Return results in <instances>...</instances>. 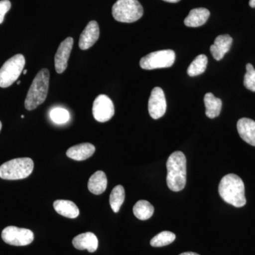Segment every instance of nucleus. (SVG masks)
I'll return each mask as SVG.
<instances>
[{
	"label": "nucleus",
	"instance_id": "14",
	"mask_svg": "<svg viewBox=\"0 0 255 255\" xmlns=\"http://www.w3.org/2000/svg\"><path fill=\"white\" fill-rule=\"evenodd\" d=\"M73 245L80 251L87 250L90 253H95L98 248L99 242L94 233L87 232L78 235L73 238Z\"/></svg>",
	"mask_w": 255,
	"mask_h": 255
},
{
	"label": "nucleus",
	"instance_id": "21",
	"mask_svg": "<svg viewBox=\"0 0 255 255\" xmlns=\"http://www.w3.org/2000/svg\"><path fill=\"white\" fill-rule=\"evenodd\" d=\"M133 214L135 217L141 221H146L152 217L154 214V207L149 201L140 200L133 206Z\"/></svg>",
	"mask_w": 255,
	"mask_h": 255
},
{
	"label": "nucleus",
	"instance_id": "18",
	"mask_svg": "<svg viewBox=\"0 0 255 255\" xmlns=\"http://www.w3.org/2000/svg\"><path fill=\"white\" fill-rule=\"evenodd\" d=\"M53 207L58 214L68 219H76L80 214V210L75 203L68 200H56Z\"/></svg>",
	"mask_w": 255,
	"mask_h": 255
},
{
	"label": "nucleus",
	"instance_id": "26",
	"mask_svg": "<svg viewBox=\"0 0 255 255\" xmlns=\"http://www.w3.org/2000/svg\"><path fill=\"white\" fill-rule=\"evenodd\" d=\"M244 86L252 92H255V69L251 63L247 64Z\"/></svg>",
	"mask_w": 255,
	"mask_h": 255
},
{
	"label": "nucleus",
	"instance_id": "28",
	"mask_svg": "<svg viewBox=\"0 0 255 255\" xmlns=\"http://www.w3.org/2000/svg\"><path fill=\"white\" fill-rule=\"evenodd\" d=\"M179 255H199L197 254V253H192V252H187V253H182V254Z\"/></svg>",
	"mask_w": 255,
	"mask_h": 255
},
{
	"label": "nucleus",
	"instance_id": "30",
	"mask_svg": "<svg viewBox=\"0 0 255 255\" xmlns=\"http://www.w3.org/2000/svg\"><path fill=\"white\" fill-rule=\"evenodd\" d=\"M163 1H167V2L177 3L179 2L180 0H163Z\"/></svg>",
	"mask_w": 255,
	"mask_h": 255
},
{
	"label": "nucleus",
	"instance_id": "22",
	"mask_svg": "<svg viewBox=\"0 0 255 255\" xmlns=\"http://www.w3.org/2000/svg\"><path fill=\"white\" fill-rule=\"evenodd\" d=\"M208 58L205 55H199L193 60L187 69L188 75L190 77H195L205 72L207 67Z\"/></svg>",
	"mask_w": 255,
	"mask_h": 255
},
{
	"label": "nucleus",
	"instance_id": "7",
	"mask_svg": "<svg viewBox=\"0 0 255 255\" xmlns=\"http://www.w3.org/2000/svg\"><path fill=\"white\" fill-rule=\"evenodd\" d=\"M176 55L174 50H162L149 53L140 61V65L144 70L169 68L175 61Z\"/></svg>",
	"mask_w": 255,
	"mask_h": 255
},
{
	"label": "nucleus",
	"instance_id": "8",
	"mask_svg": "<svg viewBox=\"0 0 255 255\" xmlns=\"http://www.w3.org/2000/svg\"><path fill=\"white\" fill-rule=\"evenodd\" d=\"M1 238L6 244L14 246H26L34 240V234L31 230L16 226H8L1 233Z\"/></svg>",
	"mask_w": 255,
	"mask_h": 255
},
{
	"label": "nucleus",
	"instance_id": "34",
	"mask_svg": "<svg viewBox=\"0 0 255 255\" xmlns=\"http://www.w3.org/2000/svg\"><path fill=\"white\" fill-rule=\"evenodd\" d=\"M21 118H22V119L24 118V116H23V115L21 116Z\"/></svg>",
	"mask_w": 255,
	"mask_h": 255
},
{
	"label": "nucleus",
	"instance_id": "4",
	"mask_svg": "<svg viewBox=\"0 0 255 255\" xmlns=\"http://www.w3.org/2000/svg\"><path fill=\"white\" fill-rule=\"evenodd\" d=\"M34 163L29 157L11 159L0 166V178L18 180L28 177L33 172Z\"/></svg>",
	"mask_w": 255,
	"mask_h": 255
},
{
	"label": "nucleus",
	"instance_id": "16",
	"mask_svg": "<svg viewBox=\"0 0 255 255\" xmlns=\"http://www.w3.org/2000/svg\"><path fill=\"white\" fill-rule=\"evenodd\" d=\"M95 150V145L90 142H85L70 147L67 150L66 155L74 160H85L94 155Z\"/></svg>",
	"mask_w": 255,
	"mask_h": 255
},
{
	"label": "nucleus",
	"instance_id": "12",
	"mask_svg": "<svg viewBox=\"0 0 255 255\" xmlns=\"http://www.w3.org/2000/svg\"><path fill=\"white\" fill-rule=\"evenodd\" d=\"M100 37V27L96 21L88 23L80 37L79 46L80 49L85 50L91 48Z\"/></svg>",
	"mask_w": 255,
	"mask_h": 255
},
{
	"label": "nucleus",
	"instance_id": "29",
	"mask_svg": "<svg viewBox=\"0 0 255 255\" xmlns=\"http://www.w3.org/2000/svg\"><path fill=\"white\" fill-rule=\"evenodd\" d=\"M249 4L252 8H255V0H250Z\"/></svg>",
	"mask_w": 255,
	"mask_h": 255
},
{
	"label": "nucleus",
	"instance_id": "6",
	"mask_svg": "<svg viewBox=\"0 0 255 255\" xmlns=\"http://www.w3.org/2000/svg\"><path fill=\"white\" fill-rule=\"evenodd\" d=\"M26 60L21 54L15 55L5 62L0 69V87H10L17 80L25 66Z\"/></svg>",
	"mask_w": 255,
	"mask_h": 255
},
{
	"label": "nucleus",
	"instance_id": "25",
	"mask_svg": "<svg viewBox=\"0 0 255 255\" xmlns=\"http://www.w3.org/2000/svg\"><path fill=\"white\" fill-rule=\"evenodd\" d=\"M50 119L55 124H63L67 123L70 119L69 112L65 109L55 108L50 112Z\"/></svg>",
	"mask_w": 255,
	"mask_h": 255
},
{
	"label": "nucleus",
	"instance_id": "5",
	"mask_svg": "<svg viewBox=\"0 0 255 255\" xmlns=\"http://www.w3.org/2000/svg\"><path fill=\"white\" fill-rule=\"evenodd\" d=\"M112 15L119 22H135L143 15V8L137 0H118L112 7Z\"/></svg>",
	"mask_w": 255,
	"mask_h": 255
},
{
	"label": "nucleus",
	"instance_id": "9",
	"mask_svg": "<svg viewBox=\"0 0 255 255\" xmlns=\"http://www.w3.org/2000/svg\"><path fill=\"white\" fill-rule=\"evenodd\" d=\"M115 110L113 102L105 95H99L95 99L92 107L94 118L97 122L105 123L108 122L114 116Z\"/></svg>",
	"mask_w": 255,
	"mask_h": 255
},
{
	"label": "nucleus",
	"instance_id": "19",
	"mask_svg": "<svg viewBox=\"0 0 255 255\" xmlns=\"http://www.w3.org/2000/svg\"><path fill=\"white\" fill-rule=\"evenodd\" d=\"M107 178L103 171H97L89 179L88 189L92 194L100 195L107 187Z\"/></svg>",
	"mask_w": 255,
	"mask_h": 255
},
{
	"label": "nucleus",
	"instance_id": "23",
	"mask_svg": "<svg viewBox=\"0 0 255 255\" xmlns=\"http://www.w3.org/2000/svg\"><path fill=\"white\" fill-rule=\"evenodd\" d=\"M125 200V190L122 185L114 188L110 194V203L114 213H118Z\"/></svg>",
	"mask_w": 255,
	"mask_h": 255
},
{
	"label": "nucleus",
	"instance_id": "15",
	"mask_svg": "<svg viewBox=\"0 0 255 255\" xmlns=\"http://www.w3.org/2000/svg\"><path fill=\"white\" fill-rule=\"evenodd\" d=\"M237 128L240 136L250 145L255 146V122L253 119L243 118L238 122Z\"/></svg>",
	"mask_w": 255,
	"mask_h": 255
},
{
	"label": "nucleus",
	"instance_id": "27",
	"mask_svg": "<svg viewBox=\"0 0 255 255\" xmlns=\"http://www.w3.org/2000/svg\"><path fill=\"white\" fill-rule=\"evenodd\" d=\"M10 8H11V2L9 0L0 1V24L2 23L5 14L9 11Z\"/></svg>",
	"mask_w": 255,
	"mask_h": 255
},
{
	"label": "nucleus",
	"instance_id": "17",
	"mask_svg": "<svg viewBox=\"0 0 255 255\" xmlns=\"http://www.w3.org/2000/svg\"><path fill=\"white\" fill-rule=\"evenodd\" d=\"M210 11L206 8H196L191 9L189 15L184 19V24L188 27H199L207 21Z\"/></svg>",
	"mask_w": 255,
	"mask_h": 255
},
{
	"label": "nucleus",
	"instance_id": "2",
	"mask_svg": "<svg viewBox=\"0 0 255 255\" xmlns=\"http://www.w3.org/2000/svg\"><path fill=\"white\" fill-rule=\"evenodd\" d=\"M167 184L172 191H180L187 183V159L180 151L169 156L167 162Z\"/></svg>",
	"mask_w": 255,
	"mask_h": 255
},
{
	"label": "nucleus",
	"instance_id": "20",
	"mask_svg": "<svg viewBox=\"0 0 255 255\" xmlns=\"http://www.w3.org/2000/svg\"><path fill=\"white\" fill-rule=\"evenodd\" d=\"M206 117L214 119L219 117L222 109V101L215 97L212 93H207L204 96Z\"/></svg>",
	"mask_w": 255,
	"mask_h": 255
},
{
	"label": "nucleus",
	"instance_id": "1",
	"mask_svg": "<svg viewBox=\"0 0 255 255\" xmlns=\"http://www.w3.org/2000/svg\"><path fill=\"white\" fill-rule=\"evenodd\" d=\"M219 191L223 200L235 207H243L246 204L244 182L236 174L224 176L220 182Z\"/></svg>",
	"mask_w": 255,
	"mask_h": 255
},
{
	"label": "nucleus",
	"instance_id": "32",
	"mask_svg": "<svg viewBox=\"0 0 255 255\" xmlns=\"http://www.w3.org/2000/svg\"><path fill=\"white\" fill-rule=\"evenodd\" d=\"M1 127H2V125H1V122H0V130H1Z\"/></svg>",
	"mask_w": 255,
	"mask_h": 255
},
{
	"label": "nucleus",
	"instance_id": "3",
	"mask_svg": "<svg viewBox=\"0 0 255 255\" xmlns=\"http://www.w3.org/2000/svg\"><path fill=\"white\" fill-rule=\"evenodd\" d=\"M50 73L46 68H43L33 79L26 100L25 108L28 111L36 109L46 100L49 88Z\"/></svg>",
	"mask_w": 255,
	"mask_h": 255
},
{
	"label": "nucleus",
	"instance_id": "13",
	"mask_svg": "<svg viewBox=\"0 0 255 255\" xmlns=\"http://www.w3.org/2000/svg\"><path fill=\"white\" fill-rule=\"evenodd\" d=\"M232 37L228 34L220 35L215 39L214 43L210 48L211 54L215 60L223 59L225 55L229 51L232 46Z\"/></svg>",
	"mask_w": 255,
	"mask_h": 255
},
{
	"label": "nucleus",
	"instance_id": "33",
	"mask_svg": "<svg viewBox=\"0 0 255 255\" xmlns=\"http://www.w3.org/2000/svg\"><path fill=\"white\" fill-rule=\"evenodd\" d=\"M20 82H20V81H18V82H17V85H19Z\"/></svg>",
	"mask_w": 255,
	"mask_h": 255
},
{
	"label": "nucleus",
	"instance_id": "24",
	"mask_svg": "<svg viewBox=\"0 0 255 255\" xmlns=\"http://www.w3.org/2000/svg\"><path fill=\"white\" fill-rule=\"evenodd\" d=\"M175 239L176 236L173 233L169 232V231H163V232L159 233L151 240L150 245L151 246L155 247V248H160V247L168 246L173 243Z\"/></svg>",
	"mask_w": 255,
	"mask_h": 255
},
{
	"label": "nucleus",
	"instance_id": "11",
	"mask_svg": "<svg viewBox=\"0 0 255 255\" xmlns=\"http://www.w3.org/2000/svg\"><path fill=\"white\" fill-rule=\"evenodd\" d=\"M73 38L68 37L58 47L55 55V68L58 74L63 73L68 68V62L73 49Z\"/></svg>",
	"mask_w": 255,
	"mask_h": 255
},
{
	"label": "nucleus",
	"instance_id": "31",
	"mask_svg": "<svg viewBox=\"0 0 255 255\" xmlns=\"http://www.w3.org/2000/svg\"><path fill=\"white\" fill-rule=\"evenodd\" d=\"M23 75H26V73H27V70H24L23 71Z\"/></svg>",
	"mask_w": 255,
	"mask_h": 255
},
{
	"label": "nucleus",
	"instance_id": "10",
	"mask_svg": "<svg viewBox=\"0 0 255 255\" xmlns=\"http://www.w3.org/2000/svg\"><path fill=\"white\" fill-rule=\"evenodd\" d=\"M167 110V102L163 90L160 87H155L151 92L148 102V111L150 117L158 119L163 117Z\"/></svg>",
	"mask_w": 255,
	"mask_h": 255
}]
</instances>
